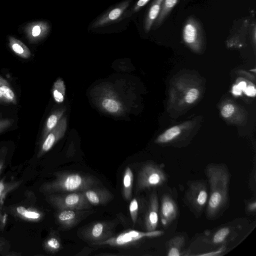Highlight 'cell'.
I'll use <instances>...</instances> for the list:
<instances>
[{
    "instance_id": "obj_1",
    "label": "cell",
    "mask_w": 256,
    "mask_h": 256,
    "mask_svg": "<svg viewBox=\"0 0 256 256\" xmlns=\"http://www.w3.org/2000/svg\"><path fill=\"white\" fill-rule=\"evenodd\" d=\"M99 183L95 177L79 173L62 172L57 173L56 179L47 183L43 187L47 193H67L71 192H83L95 187Z\"/></svg>"
},
{
    "instance_id": "obj_2",
    "label": "cell",
    "mask_w": 256,
    "mask_h": 256,
    "mask_svg": "<svg viewBox=\"0 0 256 256\" xmlns=\"http://www.w3.org/2000/svg\"><path fill=\"white\" fill-rule=\"evenodd\" d=\"M207 173L211 187L207 213L213 216L227 202L229 176L224 168L219 166H210Z\"/></svg>"
},
{
    "instance_id": "obj_3",
    "label": "cell",
    "mask_w": 256,
    "mask_h": 256,
    "mask_svg": "<svg viewBox=\"0 0 256 256\" xmlns=\"http://www.w3.org/2000/svg\"><path fill=\"white\" fill-rule=\"evenodd\" d=\"M182 38L191 49L200 51L205 45L206 33L201 22L194 16L187 18L183 27Z\"/></svg>"
},
{
    "instance_id": "obj_4",
    "label": "cell",
    "mask_w": 256,
    "mask_h": 256,
    "mask_svg": "<svg viewBox=\"0 0 256 256\" xmlns=\"http://www.w3.org/2000/svg\"><path fill=\"white\" fill-rule=\"evenodd\" d=\"M51 204L59 210H87L92 207L82 192L54 195L49 198Z\"/></svg>"
},
{
    "instance_id": "obj_5",
    "label": "cell",
    "mask_w": 256,
    "mask_h": 256,
    "mask_svg": "<svg viewBox=\"0 0 256 256\" xmlns=\"http://www.w3.org/2000/svg\"><path fill=\"white\" fill-rule=\"evenodd\" d=\"M114 226L113 222H98L84 228L81 234L86 241L96 245L113 236Z\"/></svg>"
},
{
    "instance_id": "obj_6",
    "label": "cell",
    "mask_w": 256,
    "mask_h": 256,
    "mask_svg": "<svg viewBox=\"0 0 256 256\" xmlns=\"http://www.w3.org/2000/svg\"><path fill=\"white\" fill-rule=\"evenodd\" d=\"M165 180V175L160 168L154 164H147L139 172L137 181V191L161 185Z\"/></svg>"
},
{
    "instance_id": "obj_7",
    "label": "cell",
    "mask_w": 256,
    "mask_h": 256,
    "mask_svg": "<svg viewBox=\"0 0 256 256\" xmlns=\"http://www.w3.org/2000/svg\"><path fill=\"white\" fill-rule=\"evenodd\" d=\"M163 232L161 231L140 232L131 230L120 234L117 236L97 244L96 245H109L111 246H126L130 245L141 239L147 237H155L161 236Z\"/></svg>"
},
{
    "instance_id": "obj_8",
    "label": "cell",
    "mask_w": 256,
    "mask_h": 256,
    "mask_svg": "<svg viewBox=\"0 0 256 256\" xmlns=\"http://www.w3.org/2000/svg\"><path fill=\"white\" fill-rule=\"evenodd\" d=\"M251 15L236 20L230 30L227 40L229 47H241L249 38V28Z\"/></svg>"
},
{
    "instance_id": "obj_9",
    "label": "cell",
    "mask_w": 256,
    "mask_h": 256,
    "mask_svg": "<svg viewBox=\"0 0 256 256\" xmlns=\"http://www.w3.org/2000/svg\"><path fill=\"white\" fill-rule=\"evenodd\" d=\"M131 2L132 0H126L114 8L110 9L94 22L90 29L92 30L104 27L122 19Z\"/></svg>"
},
{
    "instance_id": "obj_10",
    "label": "cell",
    "mask_w": 256,
    "mask_h": 256,
    "mask_svg": "<svg viewBox=\"0 0 256 256\" xmlns=\"http://www.w3.org/2000/svg\"><path fill=\"white\" fill-rule=\"evenodd\" d=\"M91 212L86 210H59L56 217L61 227L64 230H67L77 225L90 215Z\"/></svg>"
},
{
    "instance_id": "obj_11",
    "label": "cell",
    "mask_w": 256,
    "mask_h": 256,
    "mask_svg": "<svg viewBox=\"0 0 256 256\" xmlns=\"http://www.w3.org/2000/svg\"><path fill=\"white\" fill-rule=\"evenodd\" d=\"M88 201L94 206L102 205L110 202L113 195L109 191L97 188L95 187L90 188L82 192Z\"/></svg>"
},
{
    "instance_id": "obj_12",
    "label": "cell",
    "mask_w": 256,
    "mask_h": 256,
    "mask_svg": "<svg viewBox=\"0 0 256 256\" xmlns=\"http://www.w3.org/2000/svg\"><path fill=\"white\" fill-rule=\"evenodd\" d=\"M159 222V203L157 196L153 193L150 199L149 209L145 217L147 231H155Z\"/></svg>"
},
{
    "instance_id": "obj_13",
    "label": "cell",
    "mask_w": 256,
    "mask_h": 256,
    "mask_svg": "<svg viewBox=\"0 0 256 256\" xmlns=\"http://www.w3.org/2000/svg\"><path fill=\"white\" fill-rule=\"evenodd\" d=\"M177 208L174 201L169 196H164L162 199L161 216L163 225H167L176 218Z\"/></svg>"
},
{
    "instance_id": "obj_14",
    "label": "cell",
    "mask_w": 256,
    "mask_h": 256,
    "mask_svg": "<svg viewBox=\"0 0 256 256\" xmlns=\"http://www.w3.org/2000/svg\"><path fill=\"white\" fill-rule=\"evenodd\" d=\"M50 26L46 21H38L29 24L25 29V33L31 40H37L49 34Z\"/></svg>"
},
{
    "instance_id": "obj_15",
    "label": "cell",
    "mask_w": 256,
    "mask_h": 256,
    "mask_svg": "<svg viewBox=\"0 0 256 256\" xmlns=\"http://www.w3.org/2000/svg\"><path fill=\"white\" fill-rule=\"evenodd\" d=\"M163 0H153L146 15L144 29L146 33H149L160 13Z\"/></svg>"
},
{
    "instance_id": "obj_16",
    "label": "cell",
    "mask_w": 256,
    "mask_h": 256,
    "mask_svg": "<svg viewBox=\"0 0 256 256\" xmlns=\"http://www.w3.org/2000/svg\"><path fill=\"white\" fill-rule=\"evenodd\" d=\"M178 2L179 0H163L160 13L152 27V30H156L163 24Z\"/></svg>"
},
{
    "instance_id": "obj_17",
    "label": "cell",
    "mask_w": 256,
    "mask_h": 256,
    "mask_svg": "<svg viewBox=\"0 0 256 256\" xmlns=\"http://www.w3.org/2000/svg\"><path fill=\"white\" fill-rule=\"evenodd\" d=\"M208 198L207 190L202 185L198 184L191 191L190 199L195 206L201 208L206 203Z\"/></svg>"
},
{
    "instance_id": "obj_18",
    "label": "cell",
    "mask_w": 256,
    "mask_h": 256,
    "mask_svg": "<svg viewBox=\"0 0 256 256\" xmlns=\"http://www.w3.org/2000/svg\"><path fill=\"white\" fill-rule=\"evenodd\" d=\"M134 175L131 169L127 167L123 177V194L125 199L130 201L132 196Z\"/></svg>"
},
{
    "instance_id": "obj_19",
    "label": "cell",
    "mask_w": 256,
    "mask_h": 256,
    "mask_svg": "<svg viewBox=\"0 0 256 256\" xmlns=\"http://www.w3.org/2000/svg\"><path fill=\"white\" fill-rule=\"evenodd\" d=\"M181 133V128L178 126L172 127L160 135L157 139V142L166 143L171 141L177 137Z\"/></svg>"
},
{
    "instance_id": "obj_20",
    "label": "cell",
    "mask_w": 256,
    "mask_h": 256,
    "mask_svg": "<svg viewBox=\"0 0 256 256\" xmlns=\"http://www.w3.org/2000/svg\"><path fill=\"white\" fill-rule=\"evenodd\" d=\"M10 45L16 54L20 55L27 56L30 53L28 48L20 41L13 37L9 38Z\"/></svg>"
},
{
    "instance_id": "obj_21",
    "label": "cell",
    "mask_w": 256,
    "mask_h": 256,
    "mask_svg": "<svg viewBox=\"0 0 256 256\" xmlns=\"http://www.w3.org/2000/svg\"><path fill=\"white\" fill-rule=\"evenodd\" d=\"M45 248L52 253L59 251L62 248L61 243L59 238L55 236L49 238L45 243Z\"/></svg>"
},
{
    "instance_id": "obj_22",
    "label": "cell",
    "mask_w": 256,
    "mask_h": 256,
    "mask_svg": "<svg viewBox=\"0 0 256 256\" xmlns=\"http://www.w3.org/2000/svg\"><path fill=\"white\" fill-rule=\"evenodd\" d=\"M17 213L24 218L29 220H39L41 217V214L36 211L27 210L26 208L20 206L17 208Z\"/></svg>"
},
{
    "instance_id": "obj_23",
    "label": "cell",
    "mask_w": 256,
    "mask_h": 256,
    "mask_svg": "<svg viewBox=\"0 0 256 256\" xmlns=\"http://www.w3.org/2000/svg\"><path fill=\"white\" fill-rule=\"evenodd\" d=\"M184 240L181 238H177L171 242L168 255L169 256H180V248L182 246Z\"/></svg>"
},
{
    "instance_id": "obj_24",
    "label": "cell",
    "mask_w": 256,
    "mask_h": 256,
    "mask_svg": "<svg viewBox=\"0 0 256 256\" xmlns=\"http://www.w3.org/2000/svg\"><path fill=\"white\" fill-rule=\"evenodd\" d=\"M129 211L133 224L135 225L137 220L139 211V204L136 199L134 198L131 201L129 206Z\"/></svg>"
},
{
    "instance_id": "obj_25",
    "label": "cell",
    "mask_w": 256,
    "mask_h": 256,
    "mask_svg": "<svg viewBox=\"0 0 256 256\" xmlns=\"http://www.w3.org/2000/svg\"><path fill=\"white\" fill-rule=\"evenodd\" d=\"M230 233L228 228H223L218 231L213 238V241L216 244L222 243Z\"/></svg>"
},
{
    "instance_id": "obj_26",
    "label": "cell",
    "mask_w": 256,
    "mask_h": 256,
    "mask_svg": "<svg viewBox=\"0 0 256 256\" xmlns=\"http://www.w3.org/2000/svg\"><path fill=\"white\" fill-rule=\"evenodd\" d=\"M151 0H138V1L132 8L130 12L128 13L127 15H125L123 18L131 17L132 15L139 12L144 6H145Z\"/></svg>"
},
{
    "instance_id": "obj_27",
    "label": "cell",
    "mask_w": 256,
    "mask_h": 256,
    "mask_svg": "<svg viewBox=\"0 0 256 256\" xmlns=\"http://www.w3.org/2000/svg\"><path fill=\"white\" fill-rule=\"evenodd\" d=\"M200 92L195 88L190 89L185 96V100L188 104H192L195 102L199 98Z\"/></svg>"
},
{
    "instance_id": "obj_28",
    "label": "cell",
    "mask_w": 256,
    "mask_h": 256,
    "mask_svg": "<svg viewBox=\"0 0 256 256\" xmlns=\"http://www.w3.org/2000/svg\"><path fill=\"white\" fill-rule=\"evenodd\" d=\"M102 105L109 112H115L119 109L118 104L113 100L105 99L103 101Z\"/></svg>"
},
{
    "instance_id": "obj_29",
    "label": "cell",
    "mask_w": 256,
    "mask_h": 256,
    "mask_svg": "<svg viewBox=\"0 0 256 256\" xmlns=\"http://www.w3.org/2000/svg\"><path fill=\"white\" fill-rule=\"evenodd\" d=\"M56 140L55 136L53 134L49 135L42 146V152H46L51 149Z\"/></svg>"
},
{
    "instance_id": "obj_30",
    "label": "cell",
    "mask_w": 256,
    "mask_h": 256,
    "mask_svg": "<svg viewBox=\"0 0 256 256\" xmlns=\"http://www.w3.org/2000/svg\"><path fill=\"white\" fill-rule=\"evenodd\" d=\"M235 111V108L231 104H228L223 106L221 110L222 116L225 118L230 117Z\"/></svg>"
},
{
    "instance_id": "obj_31",
    "label": "cell",
    "mask_w": 256,
    "mask_h": 256,
    "mask_svg": "<svg viewBox=\"0 0 256 256\" xmlns=\"http://www.w3.org/2000/svg\"><path fill=\"white\" fill-rule=\"evenodd\" d=\"M0 92H1L3 96L8 99L12 100L14 97V93L7 86H3L0 87Z\"/></svg>"
},
{
    "instance_id": "obj_32",
    "label": "cell",
    "mask_w": 256,
    "mask_h": 256,
    "mask_svg": "<svg viewBox=\"0 0 256 256\" xmlns=\"http://www.w3.org/2000/svg\"><path fill=\"white\" fill-rule=\"evenodd\" d=\"M57 123V118L56 116L53 115H51L48 119L47 122V126L49 129H52Z\"/></svg>"
},
{
    "instance_id": "obj_33",
    "label": "cell",
    "mask_w": 256,
    "mask_h": 256,
    "mask_svg": "<svg viewBox=\"0 0 256 256\" xmlns=\"http://www.w3.org/2000/svg\"><path fill=\"white\" fill-rule=\"evenodd\" d=\"M56 90L61 93L63 95L65 93V86L62 81L57 82L55 84Z\"/></svg>"
},
{
    "instance_id": "obj_34",
    "label": "cell",
    "mask_w": 256,
    "mask_h": 256,
    "mask_svg": "<svg viewBox=\"0 0 256 256\" xmlns=\"http://www.w3.org/2000/svg\"><path fill=\"white\" fill-rule=\"evenodd\" d=\"M247 95L251 97H255L256 95V89L253 86L246 87L244 90Z\"/></svg>"
},
{
    "instance_id": "obj_35",
    "label": "cell",
    "mask_w": 256,
    "mask_h": 256,
    "mask_svg": "<svg viewBox=\"0 0 256 256\" xmlns=\"http://www.w3.org/2000/svg\"><path fill=\"white\" fill-rule=\"evenodd\" d=\"M54 97L55 100L58 102L61 103L64 100L63 95L56 90L54 91Z\"/></svg>"
},
{
    "instance_id": "obj_36",
    "label": "cell",
    "mask_w": 256,
    "mask_h": 256,
    "mask_svg": "<svg viewBox=\"0 0 256 256\" xmlns=\"http://www.w3.org/2000/svg\"><path fill=\"white\" fill-rule=\"evenodd\" d=\"M232 92L233 94L236 96L240 95L242 93V90L239 88L238 85L233 87Z\"/></svg>"
},
{
    "instance_id": "obj_37",
    "label": "cell",
    "mask_w": 256,
    "mask_h": 256,
    "mask_svg": "<svg viewBox=\"0 0 256 256\" xmlns=\"http://www.w3.org/2000/svg\"><path fill=\"white\" fill-rule=\"evenodd\" d=\"M238 86L242 91H244L247 87V84L245 82L242 81L239 83Z\"/></svg>"
},
{
    "instance_id": "obj_38",
    "label": "cell",
    "mask_w": 256,
    "mask_h": 256,
    "mask_svg": "<svg viewBox=\"0 0 256 256\" xmlns=\"http://www.w3.org/2000/svg\"><path fill=\"white\" fill-rule=\"evenodd\" d=\"M5 190V185L2 182H0V196H1Z\"/></svg>"
},
{
    "instance_id": "obj_39",
    "label": "cell",
    "mask_w": 256,
    "mask_h": 256,
    "mask_svg": "<svg viewBox=\"0 0 256 256\" xmlns=\"http://www.w3.org/2000/svg\"><path fill=\"white\" fill-rule=\"evenodd\" d=\"M256 205V203L255 202L254 204H252L250 207V208L251 209V210H255L256 209V206H254V205Z\"/></svg>"
},
{
    "instance_id": "obj_40",
    "label": "cell",
    "mask_w": 256,
    "mask_h": 256,
    "mask_svg": "<svg viewBox=\"0 0 256 256\" xmlns=\"http://www.w3.org/2000/svg\"><path fill=\"white\" fill-rule=\"evenodd\" d=\"M2 96H3V95H2V93H1V92H0V97H2Z\"/></svg>"
},
{
    "instance_id": "obj_41",
    "label": "cell",
    "mask_w": 256,
    "mask_h": 256,
    "mask_svg": "<svg viewBox=\"0 0 256 256\" xmlns=\"http://www.w3.org/2000/svg\"><path fill=\"white\" fill-rule=\"evenodd\" d=\"M0 169H1V166H0Z\"/></svg>"
},
{
    "instance_id": "obj_42",
    "label": "cell",
    "mask_w": 256,
    "mask_h": 256,
    "mask_svg": "<svg viewBox=\"0 0 256 256\" xmlns=\"http://www.w3.org/2000/svg\"><path fill=\"white\" fill-rule=\"evenodd\" d=\"M184 1H185V0H184Z\"/></svg>"
}]
</instances>
